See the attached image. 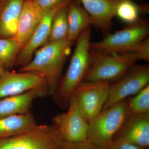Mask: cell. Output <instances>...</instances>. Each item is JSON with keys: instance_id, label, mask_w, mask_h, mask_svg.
<instances>
[{"instance_id": "cell-1", "label": "cell", "mask_w": 149, "mask_h": 149, "mask_svg": "<svg viewBox=\"0 0 149 149\" xmlns=\"http://www.w3.org/2000/svg\"><path fill=\"white\" fill-rule=\"evenodd\" d=\"M91 29L87 27L77 39L76 46L66 73L61 79L53 99L63 109H67L74 91L85 80L91 64Z\"/></svg>"}, {"instance_id": "cell-2", "label": "cell", "mask_w": 149, "mask_h": 149, "mask_svg": "<svg viewBox=\"0 0 149 149\" xmlns=\"http://www.w3.org/2000/svg\"><path fill=\"white\" fill-rule=\"evenodd\" d=\"M73 42L66 38L45 44L35 51L33 59L21 67L19 72H34L42 75L47 80L49 95L53 96L61 79L63 65Z\"/></svg>"}, {"instance_id": "cell-3", "label": "cell", "mask_w": 149, "mask_h": 149, "mask_svg": "<svg viewBox=\"0 0 149 149\" xmlns=\"http://www.w3.org/2000/svg\"><path fill=\"white\" fill-rule=\"evenodd\" d=\"M130 115L128 98L102 110L89 123L86 142L109 149L113 137Z\"/></svg>"}, {"instance_id": "cell-4", "label": "cell", "mask_w": 149, "mask_h": 149, "mask_svg": "<svg viewBox=\"0 0 149 149\" xmlns=\"http://www.w3.org/2000/svg\"><path fill=\"white\" fill-rule=\"evenodd\" d=\"M149 34L148 21L140 18L124 29L107 34L101 41L91 42L90 48L92 50L104 54L131 52L148 37Z\"/></svg>"}, {"instance_id": "cell-5", "label": "cell", "mask_w": 149, "mask_h": 149, "mask_svg": "<svg viewBox=\"0 0 149 149\" xmlns=\"http://www.w3.org/2000/svg\"><path fill=\"white\" fill-rule=\"evenodd\" d=\"M90 54L91 66L84 81L111 84L120 79L137 61L132 52L104 54L91 49Z\"/></svg>"}, {"instance_id": "cell-6", "label": "cell", "mask_w": 149, "mask_h": 149, "mask_svg": "<svg viewBox=\"0 0 149 149\" xmlns=\"http://www.w3.org/2000/svg\"><path fill=\"white\" fill-rule=\"evenodd\" d=\"M64 141L53 124L37 125L26 133L0 138V149H60Z\"/></svg>"}, {"instance_id": "cell-7", "label": "cell", "mask_w": 149, "mask_h": 149, "mask_svg": "<svg viewBox=\"0 0 149 149\" xmlns=\"http://www.w3.org/2000/svg\"><path fill=\"white\" fill-rule=\"evenodd\" d=\"M149 85L148 64L136 65L110 85L108 97L103 109L135 95Z\"/></svg>"}, {"instance_id": "cell-8", "label": "cell", "mask_w": 149, "mask_h": 149, "mask_svg": "<svg viewBox=\"0 0 149 149\" xmlns=\"http://www.w3.org/2000/svg\"><path fill=\"white\" fill-rule=\"evenodd\" d=\"M67 109L65 112L54 116L52 124L57 129L65 142H86L89 122L83 115L73 95Z\"/></svg>"}, {"instance_id": "cell-9", "label": "cell", "mask_w": 149, "mask_h": 149, "mask_svg": "<svg viewBox=\"0 0 149 149\" xmlns=\"http://www.w3.org/2000/svg\"><path fill=\"white\" fill-rule=\"evenodd\" d=\"M110 84L106 82L83 81L74 91L73 96L88 122L102 110Z\"/></svg>"}, {"instance_id": "cell-10", "label": "cell", "mask_w": 149, "mask_h": 149, "mask_svg": "<svg viewBox=\"0 0 149 149\" xmlns=\"http://www.w3.org/2000/svg\"><path fill=\"white\" fill-rule=\"evenodd\" d=\"M122 144L149 147V113L130 115L113 137L109 148Z\"/></svg>"}, {"instance_id": "cell-11", "label": "cell", "mask_w": 149, "mask_h": 149, "mask_svg": "<svg viewBox=\"0 0 149 149\" xmlns=\"http://www.w3.org/2000/svg\"><path fill=\"white\" fill-rule=\"evenodd\" d=\"M44 87L48 88L47 83L41 74L32 72H10L6 70L0 77V99Z\"/></svg>"}, {"instance_id": "cell-12", "label": "cell", "mask_w": 149, "mask_h": 149, "mask_svg": "<svg viewBox=\"0 0 149 149\" xmlns=\"http://www.w3.org/2000/svg\"><path fill=\"white\" fill-rule=\"evenodd\" d=\"M72 0H64L61 3L49 10L44 12L42 19L30 40L22 47L17 57L15 64L24 66L29 63L35 51L46 44L50 33L52 22L56 12Z\"/></svg>"}, {"instance_id": "cell-13", "label": "cell", "mask_w": 149, "mask_h": 149, "mask_svg": "<svg viewBox=\"0 0 149 149\" xmlns=\"http://www.w3.org/2000/svg\"><path fill=\"white\" fill-rule=\"evenodd\" d=\"M88 13L91 24L104 33L111 29L119 2L113 0H79Z\"/></svg>"}, {"instance_id": "cell-14", "label": "cell", "mask_w": 149, "mask_h": 149, "mask_svg": "<svg viewBox=\"0 0 149 149\" xmlns=\"http://www.w3.org/2000/svg\"><path fill=\"white\" fill-rule=\"evenodd\" d=\"M48 95L47 87H44L0 99V118L29 112L35 100Z\"/></svg>"}, {"instance_id": "cell-15", "label": "cell", "mask_w": 149, "mask_h": 149, "mask_svg": "<svg viewBox=\"0 0 149 149\" xmlns=\"http://www.w3.org/2000/svg\"><path fill=\"white\" fill-rule=\"evenodd\" d=\"M44 12L35 0H24L15 38L22 48L30 40L42 19Z\"/></svg>"}, {"instance_id": "cell-16", "label": "cell", "mask_w": 149, "mask_h": 149, "mask_svg": "<svg viewBox=\"0 0 149 149\" xmlns=\"http://www.w3.org/2000/svg\"><path fill=\"white\" fill-rule=\"evenodd\" d=\"M24 0H5L0 7V38L15 37Z\"/></svg>"}, {"instance_id": "cell-17", "label": "cell", "mask_w": 149, "mask_h": 149, "mask_svg": "<svg viewBox=\"0 0 149 149\" xmlns=\"http://www.w3.org/2000/svg\"><path fill=\"white\" fill-rule=\"evenodd\" d=\"M37 125L35 118L30 111L0 118V138L26 133L34 129Z\"/></svg>"}, {"instance_id": "cell-18", "label": "cell", "mask_w": 149, "mask_h": 149, "mask_svg": "<svg viewBox=\"0 0 149 149\" xmlns=\"http://www.w3.org/2000/svg\"><path fill=\"white\" fill-rule=\"evenodd\" d=\"M79 0H72L68 6V39L74 42L81 33L91 26L90 16Z\"/></svg>"}, {"instance_id": "cell-19", "label": "cell", "mask_w": 149, "mask_h": 149, "mask_svg": "<svg viewBox=\"0 0 149 149\" xmlns=\"http://www.w3.org/2000/svg\"><path fill=\"white\" fill-rule=\"evenodd\" d=\"M148 7L147 4H136L131 0L122 1L118 4L116 16L124 22L133 24L140 19L141 14L148 13Z\"/></svg>"}, {"instance_id": "cell-20", "label": "cell", "mask_w": 149, "mask_h": 149, "mask_svg": "<svg viewBox=\"0 0 149 149\" xmlns=\"http://www.w3.org/2000/svg\"><path fill=\"white\" fill-rule=\"evenodd\" d=\"M68 4L60 8L55 15L52 22L49 36L46 44L57 42L67 38L68 33L67 18Z\"/></svg>"}, {"instance_id": "cell-21", "label": "cell", "mask_w": 149, "mask_h": 149, "mask_svg": "<svg viewBox=\"0 0 149 149\" xmlns=\"http://www.w3.org/2000/svg\"><path fill=\"white\" fill-rule=\"evenodd\" d=\"M22 49L15 37L0 38V65L6 70L12 67Z\"/></svg>"}, {"instance_id": "cell-22", "label": "cell", "mask_w": 149, "mask_h": 149, "mask_svg": "<svg viewBox=\"0 0 149 149\" xmlns=\"http://www.w3.org/2000/svg\"><path fill=\"white\" fill-rule=\"evenodd\" d=\"M128 104L131 115L149 113V85L134 97H128Z\"/></svg>"}, {"instance_id": "cell-23", "label": "cell", "mask_w": 149, "mask_h": 149, "mask_svg": "<svg viewBox=\"0 0 149 149\" xmlns=\"http://www.w3.org/2000/svg\"><path fill=\"white\" fill-rule=\"evenodd\" d=\"M137 61L143 60L149 61V38H146L138 48L132 52Z\"/></svg>"}, {"instance_id": "cell-24", "label": "cell", "mask_w": 149, "mask_h": 149, "mask_svg": "<svg viewBox=\"0 0 149 149\" xmlns=\"http://www.w3.org/2000/svg\"><path fill=\"white\" fill-rule=\"evenodd\" d=\"M60 149H105L99 148L87 142L71 143L64 141Z\"/></svg>"}, {"instance_id": "cell-25", "label": "cell", "mask_w": 149, "mask_h": 149, "mask_svg": "<svg viewBox=\"0 0 149 149\" xmlns=\"http://www.w3.org/2000/svg\"><path fill=\"white\" fill-rule=\"evenodd\" d=\"M43 12L49 10L61 3L64 0H35Z\"/></svg>"}, {"instance_id": "cell-26", "label": "cell", "mask_w": 149, "mask_h": 149, "mask_svg": "<svg viewBox=\"0 0 149 149\" xmlns=\"http://www.w3.org/2000/svg\"><path fill=\"white\" fill-rule=\"evenodd\" d=\"M149 147L140 146L129 144H122L109 149H149Z\"/></svg>"}, {"instance_id": "cell-27", "label": "cell", "mask_w": 149, "mask_h": 149, "mask_svg": "<svg viewBox=\"0 0 149 149\" xmlns=\"http://www.w3.org/2000/svg\"><path fill=\"white\" fill-rule=\"evenodd\" d=\"M6 70L5 69H4V68L0 65V77H1V76L2 75V74H3L4 72H5Z\"/></svg>"}, {"instance_id": "cell-28", "label": "cell", "mask_w": 149, "mask_h": 149, "mask_svg": "<svg viewBox=\"0 0 149 149\" xmlns=\"http://www.w3.org/2000/svg\"><path fill=\"white\" fill-rule=\"evenodd\" d=\"M113 1H116L120 2L122 1H125V0H113Z\"/></svg>"}, {"instance_id": "cell-29", "label": "cell", "mask_w": 149, "mask_h": 149, "mask_svg": "<svg viewBox=\"0 0 149 149\" xmlns=\"http://www.w3.org/2000/svg\"><path fill=\"white\" fill-rule=\"evenodd\" d=\"M137 1H143V0H137Z\"/></svg>"}, {"instance_id": "cell-30", "label": "cell", "mask_w": 149, "mask_h": 149, "mask_svg": "<svg viewBox=\"0 0 149 149\" xmlns=\"http://www.w3.org/2000/svg\"><path fill=\"white\" fill-rule=\"evenodd\" d=\"M3 1V0H0V2L2 1Z\"/></svg>"}]
</instances>
